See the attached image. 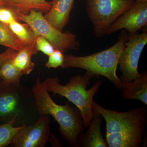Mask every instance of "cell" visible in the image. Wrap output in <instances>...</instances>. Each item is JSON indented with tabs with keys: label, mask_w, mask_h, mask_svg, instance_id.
I'll return each instance as SVG.
<instances>
[{
	"label": "cell",
	"mask_w": 147,
	"mask_h": 147,
	"mask_svg": "<svg viewBox=\"0 0 147 147\" xmlns=\"http://www.w3.org/2000/svg\"><path fill=\"white\" fill-rule=\"evenodd\" d=\"M35 46L38 52H42L49 57L55 50L53 45L42 36H38L35 42Z\"/></svg>",
	"instance_id": "ffe728a7"
},
{
	"label": "cell",
	"mask_w": 147,
	"mask_h": 147,
	"mask_svg": "<svg viewBox=\"0 0 147 147\" xmlns=\"http://www.w3.org/2000/svg\"><path fill=\"white\" fill-rule=\"evenodd\" d=\"M17 121L14 118L7 122L0 124V147L11 145L17 132L26 125H17Z\"/></svg>",
	"instance_id": "e0dca14e"
},
{
	"label": "cell",
	"mask_w": 147,
	"mask_h": 147,
	"mask_svg": "<svg viewBox=\"0 0 147 147\" xmlns=\"http://www.w3.org/2000/svg\"><path fill=\"white\" fill-rule=\"evenodd\" d=\"M0 45L13 49L16 51L21 50L24 45L13 34L8 25L0 22Z\"/></svg>",
	"instance_id": "d6986e66"
},
{
	"label": "cell",
	"mask_w": 147,
	"mask_h": 147,
	"mask_svg": "<svg viewBox=\"0 0 147 147\" xmlns=\"http://www.w3.org/2000/svg\"><path fill=\"white\" fill-rule=\"evenodd\" d=\"M51 3L52 7L44 17L53 26L63 32L69 21L74 0H53Z\"/></svg>",
	"instance_id": "7c38bea8"
},
{
	"label": "cell",
	"mask_w": 147,
	"mask_h": 147,
	"mask_svg": "<svg viewBox=\"0 0 147 147\" xmlns=\"http://www.w3.org/2000/svg\"><path fill=\"white\" fill-rule=\"evenodd\" d=\"M135 1L142 2H147V0H134Z\"/></svg>",
	"instance_id": "484cf974"
},
{
	"label": "cell",
	"mask_w": 147,
	"mask_h": 147,
	"mask_svg": "<svg viewBox=\"0 0 147 147\" xmlns=\"http://www.w3.org/2000/svg\"><path fill=\"white\" fill-rule=\"evenodd\" d=\"M92 109L101 114L106 122L105 142L109 147H138L147 123L144 106L120 112L102 107L94 100Z\"/></svg>",
	"instance_id": "6da1fadb"
},
{
	"label": "cell",
	"mask_w": 147,
	"mask_h": 147,
	"mask_svg": "<svg viewBox=\"0 0 147 147\" xmlns=\"http://www.w3.org/2000/svg\"><path fill=\"white\" fill-rule=\"evenodd\" d=\"M38 53L34 44L26 45L17 51L13 58V64L23 75H28L34 69L35 64L32 61V56Z\"/></svg>",
	"instance_id": "5bb4252c"
},
{
	"label": "cell",
	"mask_w": 147,
	"mask_h": 147,
	"mask_svg": "<svg viewBox=\"0 0 147 147\" xmlns=\"http://www.w3.org/2000/svg\"><path fill=\"white\" fill-rule=\"evenodd\" d=\"M16 53L17 51L8 48L4 52L0 54V66L2 63L7 59L13 58L14 55H16Z\"/></svg>",
	"instance_id": "603a6c76"
},
{
	"label": "cell",
	"mask_w": 147,
	"mask_h": 147,
	"mask_svg": "<svg viewBox=\"0 0 147 147\" xmlns=\"http://www.w3.org/2000/svg\"><path fill=\"white\" fill-rule=\"evenodd\" d=\"M16 12L19 21L29 25L37 36H42L46 38L55 50L64 53L69 50H77L80 47V42L76 35L58 30L45 19L41 11L31 9L27 14L18 11Z\"/></svg>",
	"instance_id": "5b68a950"
},
{
	"label": "cell",
	"mask_w": 147,
	"mask_h": 147,
	"mask_svg": "<svg viewBox=\"0 0 147 147\" xmlns=\"http://www.w3.org/2000/svg\"><path fill=\"white\" fill-rule=\"evenodd\" d=\"M147 42V30L129 36L118 63L119 69L121 72L119 78L124 86L140 76L138 65Z\"/></svg>",
	"instance_id": "ba28073f"
},
{
	"label": "cell",
	"mask_w": 147,
	"mask_h": 147,
	"mask_svg": "<svg viewBox=\"0 0 147 147\" xmlns=\"http://www.w3.org/2000/svg\"><path fill=\"white\" fill-rule=\"evenodd\" d=\"M88 17L96 38L107 35L109 27L133 5L134 0H85Z\"/></svg>",
	"instance_id": "8992f818"
},
{
	"label": "cell",
	"mask_w": 147,
	"mask_h": 147,
	"mask_svg": "<svg viewBox=\"0 0 147 147\" xmlns=\"http://www.w3.org/2000/svg\"><path fill=\"white\" fill-rule=\"evenodd\" d=\"M15 21H19L16 11L6 6L0 7V22L8 25Z\"/></svg>",
	"instance_id": "44dd1931"
},
{
	"label": "cell",
	"mask_w": 147,
	"mask_h": 147,
	"mask_svg": "<svg viewBox=\"0 0 147 147\" xmlns=\"http://www.w3.org/2000/svg\"><path fill=\"white\" fill-rule=\"evenodd\" d=\"M13 34L24 45L34 44L37 36L28 24L15 21L8 25Z\"/></svg>",
	"instance_id": "2e32d148"
},
{
	"label": "cell",
	"mask_w": 147,
	"mask_h": 147,
	"mask_svg": "<svg viewBox=\"0 0 147 147\" xmlns=\"http://www.w3.org/2000/svg\"><path fill=\"white\" fill-rule=\"evenodd\" d=\"M31 90L19 84H9L0 80V124L21 116L34 103Z\"/></svg>",
	"instance_id": "52a82bcc"
},
{
	"label": "cell",
	"mask_w": 147,
	"mask_h": 147,
	"mask_svg": "<svg viewBox=\"0 0 147 147\" xmlns=\"http://www.w3.org/2000/svg\"><path fill=\"white\" fill-rule=\"evenodd\" d=\"M64 54L59 50H55L52 55L49 56L45 66L48 69L62 68L64 61Z\"/></svg>",
	"instance_id": "7402d4cb"
},
{
	"label": "cell",
	"mask_w": 147,
	"mask_h": 147,
	"mask_svg": "<svg viewBox=\"0 0 147 147\" xmlns=\"http://www.w3.org/2000/svg\"><path fill=\"white\" fill-rule=\"evenodd\" d=\"M35 105L39 116H51L59 125V134L62 139L71 147H78L79 135L84 127L81 113L74 105L57 104L39 79L32 87Z\"/></svg>",
	"instance_id": "7a4b0ae2"
},
{
	"label": "cell",
	"mask_w": 147,
	"mask_h": 147,
	"mask_svg": "<svg viewBox=\"0 0 147 147\" xmlns=\"http://www.w3.org/2000/svg\"><path fill=\"white\" fill-rule=\"evenodd\" d=\"M49 115L39 116L34 123L25 125L17 132L11 145L15 147H44L50 135Z\"/></svg>",
	"instance_id": "9c48e42d"
},
{
	"label": "cell",
	"mask_w": 147,
	"mask_h": 147,
	"mask_svg": "<svg viewBox=\"0 0 147 147\" xmlns=\"http://www.w3.org/2000/svg\"><path fill=\"white\" fill-rule=\"evenodd\" d=\"M3 6H6V0H0V7Z\"/></svg>",
	"instance_id": "d4e9b609"
},
{
	"label": "cell",
	"mask_w": 147,
	"mask_h": 147,
	"mask_svg": "<svg viewBox=\"0 0 147 147\" xmlns=\"http://www.w3.org/2000/svg\"><path fill=\"white\" fill-rule=\"evenodd\" d=\"M147 25V2L135 1L110 25L107 35L110 36L124 29L129 35L134 34Z\"/></svg>",
	"instance_id": "30bf717a"
},
{
	"label": "cell",
	"mask_w": 147,
	"mask_h": 147,
	"mask_svg": "<svg viewBox=\"0 0 147 147\" xmlns=\"http://www.w3.org/2000/svg\"><path fill=\"white\" fill-rule=\"evenodd\" d=\"M128 33L124 30L114 45L98 53L84 56L64 55L62 68L76 67L85 69L98 77L104 76L120 90L124 85L117 75L119 59L128 39Z\"/></svg>",
	"instance_id": "3957f363"
},
{
	"label": "cell",
	"mask_w": 147,
	"mask_h": 147,
	"mask_svg": "<svg viewBox=\"0 0 147 147\" xmlns=\"http://www.w3.org/2000/svg\"><path fill=\"white\" fill-rule=\"evenodd\" d=\"M121 97L125 100H138L147 105V72L125 85L121 90Z\"/></svg>",
	"instance_id": "4fadbf2b"
},
{
	"label": "cell",
	"mask_w": 147,
	"mask_h": 147,
	"mask_svg": "<svg viewBox=\"0 0 147 147\" xmlns=\"http://www.w3.org/2000/svg\"><path fill=\"white\" fill-rule=\"evenodd\" d=\"M92 110L88 129L81 133L78 138V147H108L101 131L103 117L96 110Z\"/></svg>",
	"instance_id": "8fae6325"
},
{
	"label": "cell",
	"mask_w": 147,
	"mask_h": 147,
	"mask_svg": "<svg viewBox=\"0 0 147 147\" xmlns=\"http://www.w3.org/2000/svg\"><path fill=\"white\" fill-rule=\"evenodd\" d=\"M96 77L86 71L84 75L72 76L65 85L61 84L57 76L47 78L42 82L49 92L65 97L79 109L84 128H87L92 115L94 97L98 92L102 81L98 80L89 89L87 88L90 85L92 79Z\"/></svg>",
	"instance_id": "277c9868"
},
{
	"label": "cell",
	"mask_w": 147,
	"mask_h": 147,
	"mask_svg": "<svg viewBox=\"0 0 147 147\" xmlns=\"http://www.w3.org/2000/svg\"><path fill=\"white\" fill-rule=\"evenodd\" d=\"M6 6L24 14L29 13L31 9L48 12L52 7V3L46 0H6Z\"/></svg>",
	"instance_id": "9a60e30c"
},
{
	"label": "cell",
	"mask_w": 147,
	"mask_h": 147,
	"mask_svg": "<svg viewBox=\"0 0 147 147\" xmlns=\"http://www.w3.org/2000/svg\"><path fill=\"white\" fill-rule=\"evenodd\" d=\"M13 58L7 59L1 65L0 80L9 84H21L20 80L23 75L13 64Z\"/></svg>",
	"instance_id": "ac0fdd59"
},
{
	"label": "cell",
	"mask_w": 147,
	"mask_h": 147,
	"mask_svg": "<svg viewBox=\"0 0 147 147\" xmlns=\"http://www.w3.org/2000/svg\"><path fill=\"white\" fill-rule=\"evenodd\" d=\"M57 137H55V135L53 134H50L49 141H50L52 144L53 146H62L61 143L59 141V139H57Z\"/></svg>",
	"instance_id": "cb8c5ba5"
}]
</instances>
